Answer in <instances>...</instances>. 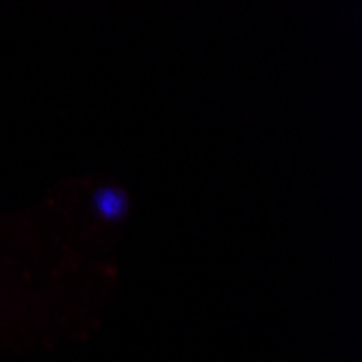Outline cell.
<instances>
[{
  "mask_svg": "<svg viewBox=\"0 0 362 362\" xmlns=\"http://www.w3.org/2000/svg\"><path fill=\"white\" fill-rule=\"evenodd\" d=\"M89 206L95 219H100L105 223H122L130 213V197L126 189H122L119 185L107 182V185H98L91 191Z\"/></svg>",
  "mask_w": 362,
  "mask_h": 362,
  "instance_id": "cell-1",
  "label": "cell"
}]
</instances>
